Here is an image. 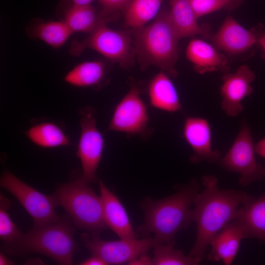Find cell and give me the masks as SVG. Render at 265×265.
Wrapping results in <instances>:
<instances>
[{
  "label": "cell",
  "mask_w": 265,
  "mask_h": 265,
  "mask_svg": "<svg viewBox=\"0 0 265 265\" xmlns=\"http://www.w3.org/2000/svg\"><path fill=\"white\" fill-rule=\"evenodd\" d=\"M262 29L260 28L254 30L257 35V45L261 48L265 56V30Z\"/></svg>",
  "instance_id": "cell-32"
},
{
  "label": "cell",
  "mask_w": 265,
  "mask_h": 265,
  "mask_svg": "<svg viewBox=\"0 0 265 265\" xmlns=\"http://www.w3.org/2000/svg\"><path fill=\"white\" fill-rule=\"evenodd\" d=\"M136 85L130 89L116 106L106 132H123L128 135H137L146 139L152 133L148 127L147 107Z\"/></svg>",
  "instance_id": "cell-9"
},
{
  "label": "cell",
  "mask_w": 265,
  "mask_h": 265,
  "mask_svg": "<svg viewBox=\"0 0 265 265\" xmlns=\"http://www.w3.org/2000/svg\"><path fill=\"white\" fill-rule=\"evenodd\" d=\"M73 4L79 5H87L90 4L93 0H70Z\"/></svg>",
  "instance_id": "cell-35"
},
{
  "label": "cell",
  "mask_w": 265,
  "mask_h": 265,
  "mask_svg": "<svg viewBox=\"0 0 265 265\" xmlns=\"http://www.w3.org/2000/svg\"><path fill=\"white\" fill-rule=\"evenodd\" d=\"M169 11L170 22L179 39L200 34L209 35L207 28L200 26L190 0H171Z\"/></svg>",
  "instance_id": "cell-20"
},
{
  "label": "cell",
  "mask_w": 265,
  "mask_h": 265,
  "mask_svg": "<svg viewBox=\"0 0 265 265\" xmlns=\"http://www.w3.org/2000/svg\"><path fill=\"white\" fill-rule=\"evenodd\" d=\"M0 265H14V263L9 260L5 255L3 253L0 252Z\"/></svg>",
  "instance_id": "cell-34"
},
{
  "label": "cell",
  "mask_w": 265,
  "mask_h": 265,
  "mask_svg": "<svg viewBox=\"0 0 265 265\" xmlns=\"http://www.w3.org/2000/svg\"><path fill=\"white\" fill-rule=\"evenodd\" d=\"M102 6L100 17L106 22L109 16L119 11H124L127 8L131 0H99Z\"/></svg>",
  "instance_id": "cell-29"
},
{
  "label": "cell",
  "mask_w": 265,
  "mask_h": 265,
  "mask_svg": "<svg viewBox=\"0 0 265 265\" xmlns=\"http://www.w3.org/2000/svg\"><path fill=\"white\" fill-rule=\"evenodd\" d=\"M256 75L247 65H242L234 73H225L220 88L221 108L230 117H237L243 110L242 101L252 94L251 84Z\"/></svg>",
  "instance_id": "cell-12"
},
{
  "label": "cell",
  "mask_w": 265,
  "mask_h": 265,
  "mask_svg": "<svg viewBox=\"0 0 265 265\" xmlns=\"http://www.w3.org/2000/svg\"><path fill=\"white\" fill-rule=\"evenodd\" d=\"M163 0H131L125 11V23L135 29L144 25L158 13Z\"/></svg>",
  "instance_id": "cell-25"
},
{
  "label": "cell",
  "mask_w": 265,
  "mask_h": 265,
  "mask_svg": "<svg viewBox=\"0 0 265 265\" xmlns=\"http://www.w3.org/2000/svg\"><path fill=\"white\" fill-rule=\"evenodd\" d=\"M0 186L12 194L31 216L33 227L47 225L60 218L55 212L57 206L52 195L43 194L9 171L2 173Z\"/></svg>",
  "instance_id": "cell-8"
},
{
  "label": "cell",
  "mask_w": 265,
  "mask_h": 265,
  "mask_svg": "<svg viewBox=\"0 0 265 265\" xmlns=\"http://www.w3.org/2000/svg\"><path fill=\"white\" fill-rule=\"evenodd\" d=\"M71 31L90 33L102 20L91 4H73L66 11L62 20Z\"/></svg>",
  "instance_id": "cell-24"
},
{
  "label": "cell",
  "mask_w": 265,
  "mask_h": 265,
  "mask_svg": "<svg viewBox=\"0 0 265 265\" xmlns=\"http://www.w3.org/2000/svg\"><path fill=\"white\" fill-rule=\"evenodd\" d=\"M80 238L91 254L99 256L107 265L128 264L158 243L154 238L148 237L106 241L101 239L99 234L83 233Z\"/></svg>",
  "instance_id": "cell-10"
},
{
  "label": "cell",
  "mask_w": 265,
  "mask_h": 265,
  "mask_svg": "<svg viewBox=\"0 0 265 265\" xmlns=\"http://www.w3.org/2000/svg\"><path fill=\"white\" fill-rule=\"evenodd\" d=\"M27 138L33 143L43 148L67 146L71 142L62 130L51 122L35 125L26 132Z\"/></svg>",
  "instance_id": "cell-23"
},
{
  "label": "cell",
  "mask_w": 265,
  "mask_h": 265,
  "mask_svg": "<svg viewBox=\"0 0 265 265\" xmlns=\"http://www.w3.org/2000/svg\"><path fill=\"white\" fill-rule=\"evenodd\" d=\"M148 93L151 105L157 109L168 112L182 109L177 89L169 76L162 71L149 81Z\"/></svg>",
  "instance_id": "cell-18"
},
{
  "label": "cell",
  "mask_w": 265,
  "mask_h": 265,
  "mask_svg": "<svg viewBox=\"0 0 265 265\" xmlns=\"http://www.w3.org/2000/svg\"><path fill=\"white\" fill-rule=\"evenodd\" d=\"M183 134L193 152L189 158L192 164L217 162L221 157L220 151L212 149L211 127L205 118L187 117L184 122Z\"/></svg>",
  "instance_id": "cell-13"
},
{
  "label": "cell",
  "mask_w": 265,
  "mask_h": 265,
  "mask_svg": "<svg viewBox=\"0 0 265 265\" xmlns=\"http://www.w3.org/2000/svg\"><path fill=\"white\" fill-rule=\"evenodd\" d=\"M201 181L204 189L196 194L192 209L193 221L197 225L196 238L188 254L199 263L212 238L235 219L240 207L254 198L243 191L220 189L218 179L213 175H204Z\"/></svg>",
  "instance_id": "cell-1"
},
{
  "label": "cell",
  "mask_w": 265,
  "mask_h": 265,
  "mask_svg": "<svg viewBox=\"0 0 265 265\" xmlns=\"http://www.w3.org/2000/svg\"><path fill=\"white\" fill-rule=\"evenodd\" d=\"M179 40L167 10H162L150 25L135 29L133 42L141 68L155 65L170 77H177Z\"/></svg>",
  "instance_id": "cell-4"
},
{
  "label": "cell",
  "mask_w": 265,
  "mask_h": 265,
  "mask_svg": "<svg viewBox=\"0 0 265 265\" xmlns=\"http://www.w3.org/2000/svg\"><path fill=\"white\" fill-rule=\"evenodd\" d=\"M75 231L71 221L60 216L50 224L33 227L11 241L3 242L1 251L9 255L37 253L59 265H72L73 255L78 249L74 238Z\"/></svg>",
  "instance_id": "cell-3"
},
{
  "label": "cell",
  "mask_w": 265,
  "mask_h": 265,
  "mask_svg": "<svg viewBox=\"0 0 265 265\" xmlns=\"http://www.w3.org/2000/svg\"><path fill=\"white\" fill-rule=\"evenodd\" d=\"M87 49L97 52L125 69L132 65L136 55L130 33L111 29L103 20L85 39L72 41L69 53L73 56H79Z\"/></svg>",
  "instance_id": "cell-6"
},
{
  "label": "cell",
  "mask_w": 265,
  "mask_h": 265,
  "mask_svg": "<svg viewBox=\"0 0 265 265\" xmlns=\"http://www.w3.org/2000/svg\"><path fill=\"white\" fill-rule=\"evenodd\" d=\"M255 154L251 129L242 119L233 143L217 163L225 170L239 174V184L246 186L265 177V166L257 161Z\"/></svg>",
  "instance_id": "cell-7"
},
{
  "label": "cell",
  "mask_w": 265,
  "mask_h": 265,
  "mask_svg": "<svg viewBox=\"0 0 265 265\" xmlns=\"http://www.w3.org/2000/svg\"><path fill=\"white\" fill-rule=\"evenodd\" d=\"M256 154L265 158V137L255 144Z\"/></svg>",
  "instance_id": "cell-33"
},
{
  "label": "cell",
  "mask_w": 265,
  "mask_h": 265,
  "mask_svg": "<svg viewBox=\"0 0 265 265\" xmlns=\"http://www.w3.org/2000/svg\"><path fill=\"white\" fill-rule=\"evenodd\" d=\"M81 265H106V263L97 255L92 254L91 256L80 263Z\"/></svg>",
  "instance_id": "cell-30"
},
{
  "label": "cell",
  "mask_w": 265,
  "mask_h": 265,
  "mask_svg": "<svg viewBox=\"0 0 265 265\" xmlns=\"http://www.w3.org/2000/svg\"><path fill=\"white\" fill-rule=\"evenodd\" d=\"M213 41L217 48L231 54L245 52L257 45L255 30L246 29L231 16L225 20Z\"/></svg>",
  "instance_id": "cell-14"
},
{
  "label": "cell",
  "mask_w": 265,
  "mask_h": 265,
  "mask_svg": "<svg viewBox=\"0 0 265 265\" xmlns=\"http://www.w3.org/2000/svg\"><path fill=\"white\" fill-rule=\"evenodd\" d=\"M245 237L240 224L234 220L228 223L212 239L211 251L209 260L231 265L239 248L241 240Z\"/></svg>",
  "instance_id": "cell-16"
},
{
  "label": "cell",
  "mask_w": 265,
  "mask_h": 265,
  "mask_svg": "<svg viewBox=\"0 0 265 265\" xmlns=\"http://www.w3.org/2000/svg\"><path fill=\"white\" fill-rule=\"evenodd\" d=\"M200 188L193 179L170 196L159 200L147 197L140 205L144 220L138 232L144 238L154 234L158 243L174 245L176 233L193 221L191 206Z\"/></svg>",
  "instance_id": "cell-2"
},
{
  "label": "cell",
  "mask_w": 265,
  "mask_h": 265,
  "mask_svg": "<svg viewBox=\"0 0 265 265\" xmlns=\"http://www.w3.org/2000/svg\"><path fill=\"white\" fill-rule=\"evenodd\" d=\"M234 220L242 227L245 238L265 240V193L240 207Z\"/></svg>",
  "instance_id": "cell-19"
},
{
  "label": "cell",
  "mask_w": 265,
  "mask_h": 265,
  "mask_svg": "<svg viewBox=\"0 0 265 265\" xmlns=\"http://www.w3.org/2000/svg\"><path fill=\"white\" fill-rule=\"evenodd\" d=\"M81 176L58 186L52 194L57 207H62L75 226L90 234L106 229L103 203Z\"/></svg>",
  "instance_id": "cell-5"
},
{
  "label": "cell",
  "mask_w": 265,
  "mask_h": 265,
  "mask_svg": "<svg viewBox=\"0 0 265 265\" xmlns=\"http://www.w3.org/2000/svg\"><path fill=\"white\" fill-rule=\"evenodd\" d=\"M10 205V201L0 194V238L3 242L11 241L22 234L8 213Z\"/></svg>",
  "instance_id": "cell-27"
},
{
  "label": "cell",
  "mask_w": 265,
  "mask_h": 265,
  "mask_svg": "<svg viewBox=\"0 0 265 265\" xmlns=\"http://www.w3.org/2000/svg\"><path fill=\"white\" fill-rule=\"evenodd\" d=\"M26 32L29 38L42 40L54 48L63 46L74 33L63 20L44 21L38 19L30 22Z\"/></svg>",
  "instance_id": "cell-21"
},
{
  "label": "cell",
  "mask_w": 265,
  "mask_h": 265,
  "mask_svg": "<svg viewBox=\"0 0 265 265\" xmlns=\"http://www.w3.org/2000/svg\"><path fill=\"white\" fill-rule=\"evenodd\" d=\"M233 0H190L192 6L198 18L221 9Z\"/></svg>",
  "instance_id": "cell-28"
},
{
  "label": "cell",
  "mask_w": 265,
  "mask_h": 265,
  "mask_svg": "<svg viewBox=\"0 0 265 265\" xmlns=\"http://www.w3.org/2000/svg\"><path fill=\"white\" fill-rule=\"evenodd\" d=\"M128 264L132 265H153V262L152 259H151L147 255V253H146L140 255Z\"/></svg>",
  "instance_id": "cell-31"
},
{
  "label": "cell",
  "mask_w": 265,
  "mask_h": 265,
  "mask_svg": "<svg viewBox=\"0 0 265 265\" xmlns=\"http://www.w3.org/2000/svg\"><path fill=\"white\" fill-rule=\"evenodd\" d=\"M187 58L197 73L203 74L227 69V60L209 43L194 39L188 43L186 50Z\"/></svg>",
  "instance_id": "cell-17"
},
{
  "label": "cell",
  "mask_w": 265,
  "mask_h": 265,
  "mask_svg": "<svg viewBox=\"0 0 265 265\" xmlns=\"http://www.w3.org/2000/svg\"><path fill=\"white\" fill-rule=\"evenodd\" d=\"M174 245L157 243L154 246L153 265H195L199 263L191 257L185 255Z\"/></svg>",
  "instance_id": "cell-26"
},
{
  "label": "cell",
  "mask_w": 265,
  "mask_h": 265,
  "mask_svg": "<svg viewBox=\"0 0 265 265\" xmlns=\"http://www.w3.org/2000/svg\"><path fill=\"white\" fill-rule=\"evenodd\" d=\"M104 216L107 227L120 239L137 238L127 212L118 197L101 181H98Z\"/></svg>",
  "instance_id": "cell-15"
},
{
  "label": "cell",
  "mask_w": 265,
  "mask_h": 265,
  "mask_svg": "<svg viewBox=\"0 0 265 265\" xmlns=\"http://www.w3.org/2000/svg\"><path fill=\"white\" fill-rule=\"evenodd\" d=\"M106 69L104 62L86 61L75 66L65 76L68 83L78 87H101L106 80Z\"/></svg>",
  "instance_id": "cell-22"
},
{
  "label": "cell",
  "mask_w": 265,
  "mask_h": 265,
  "mask_svg": "<svg viewBox=\"0 0 265 265\" xmlns=\"http://www.w3.org/2000/svg\"><path fill=\"white\" fill-rule=\"evenodd\" d=\"M80 134L77 151L82 166V177L89 184L97 181L96 172L100 164L103 149L104 139L99 131L95 111L86 106L80 112Z\"/></svg>",
  "instance_id": "cell-11"
}]
</instances>
